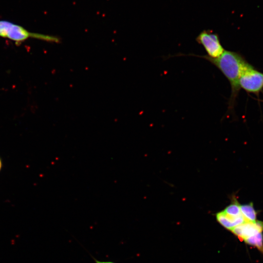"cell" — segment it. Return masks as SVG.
<instances>
[{
  "mask_svg": "<svg viewBox=\"0 0 263 263\" xmlns=\"http://www.w3.org/2000/svg\"><path fill=\"white\" fill-rule=\"evenodd\" d=\"M206 59L216 66L225 76L231 86V94L228 108H233L235 100L240 90L239 78L242 69L246 61L238 53L225 50L222 55L217 58H211L205 56H197Z\"/></svg>",
  "mask_w": 263,
  "mask_h": 263,
  "instance_id": "obj_1",
  "label": "cell"
},
{
  "mask_svg": "<svg viewBox=\"0 0 263 263\" xmlns=\"http://www.w3.org/2000/svg\"><path fill=\"white\" fill-rule=\"evenodd\" d=\"M0 37L19 44L30 38L58 43L60 38L56 36L32 32L21 25L6 20H0Z\"/></svg>",
  "mask_w": 263,
  "mask_h": 263,
  "instance_id": "obj_2",
  "label": "cell"
},
{
  "mask_svg": "<svg viewBox=\"0 0 263 263\" xmlns=\"http://www.w3.org/2000/svg\"><path fill=\"white\" fill-rule=\"evenodd\" d=\"M239 85L247 92L257 94L263 88V74L246 61L240 76Z\"/></svg>",
  "mask_w": 263,
  "mask_h": 263,
  "instance_id": "obj_3",
  "label": "cell"
},
{
  "mask_svg": "<svg viewBox=\"0 0 263 263\" xmlns=\"http://www.w3.org/2000/svg\"><path fill=\"white\" fill-rule=\"evenodd\" d=\"M196 40L203 46L207 54V56L210 57H219L225 50L220 42L218 34L209 30L201 32L197 37Z\"/></svg>",
  "mask_w": 263,
  "mask_h": 263,
  "instance_id": "obj_4",
  "label": "cell"
},
{
  "mask_svg": "<svg viewBox=\"0 0 263 263\" xmlns=\"http://www.w3.org/2000/svg\"><path fill=\"white\" fill-rule=\"evenodd\" d=\"M231 232L239 239L244 240L246 238L263 231V222L245 221L235 226Z\"/></svg>",
  "mask_w": 263,
  "mask_h": 263,
  "instance_id": "obj_5",
  "label": "cell"
},
{
  "mask_svg": "<svg viewBox=\"0 0 263 263\" xmlns=\"http://www.w3.org/2000/svg\"><path fill=\"white\" fill-rule=\"evenodd\" d=\"M216 216L218 223L229 230L246 221L242 214L233 217L226 214L223 211L217 213Z\"/></svg>",
  "mask_w": 263,
  "mask_h": 263,
  "instance_id": "obj_6",
  "label": "cell"
},
{
  "mask_svg": "<svg viewBox=\"0 0 263 263\" xmlns=\"http://www.w3.org/2000/svg\"><path fill=\"white\" fill-rule=\"evenodd\" d=\"M240 208L241 214L246 221H257V211L254 208L252 203L241 205Z\"/></svg>",
  "mask_w": 263,
  "mask_h": 263,
  "instance_id": "obj_7",
  "label": "cell"
},
{
  "mask_svg": "<svg viewBox=\"0 0 263 263\" xmlns=\"http://www.w3.org/2000/svg\"><path fill=\"white\" fill-rule=\"evenodd\" d=\"M244 241L246 244L256 247L263 253V234L262 232L248 237Z\"/></svg>",
  "mask_w": 263,
  "mask_h": 263,
  "instance_id": "obj_8",
  "label": "cell"
},
{
  "mask_svg": "<svg viewBox=\"0 0 263 263\" xmlns=\"http://www.w3.org/2000/svg\"><path fill=\"white\" fill-rule=\"evenodd\" d=\"M240 204L236 199H234L232 202L226 207L223 211L227 215L236 217L241 215Z\"/></svg>",
  "mask_w": 263,
  "mask_h": 263,
  "instance_id": "obj_9",
  "label": "cell"
},
{
  "mask_svg": "<svg viewBox=\"0 0 263 263\" xmlns=\"http://www.w3.org/2000/svg\"><path fill=\"white\" fill-rule=\"evenodd\" d=\"M90 255L92 257V258L93 259V260L94 261L95 263H115V262L111 261H99L95 259L92 255L90 254Z\"/></svg>",
  "mask_w": 263,
  "mask_h": 263,
  "instance_id": "obj_10",
  "label": "cell"
},
{
  "mask_svg": "<svg viewBox=\"0 0 263 263\" xmlns=\"http://www.w3.org/2000/svg\"><path fill=\"white\" fill-rule=\"evenodd\" d=\"M1 167H2V162H1V159L0 158V170L1 169Z\"/></svg>",
  "mask_w": 263,
  "mask_h": 263,
  "instance_id": "obj_11",
  "label": "cell"
}]
</instances>
